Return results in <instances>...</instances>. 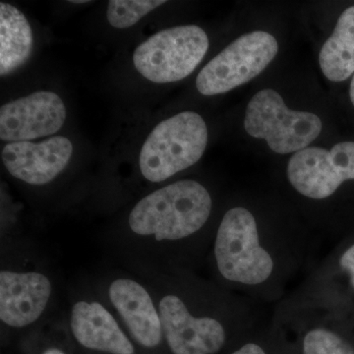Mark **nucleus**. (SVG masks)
<instances>
[{
  "instance_id": "39448f33",
  "label": "nucleus",
  "mask_w": 354,
  "mask_h": 354,
  "mask_svg": "<svg viewBox=\"0 0 354 354\" xmlns=\"http://www.w3.org/2000/svg\"><path fill=\"white\" fill-rule=\"evenodd\" d=\"M244 127L255 138L265 139L274 153H297L320 135L322 121L306 111H291L274 90H262L247 106Z\"/></svg>"
},
{
  "instance_id": "0eeeda50",
  "label": "nucleus",
  "mask_w": 354,
  "mask_h": 354,
  "mask_svg": "<svg viewBox=\"0 0 354 354\" xmlns=\"http://www.w3.org/2000/svg\"><path fill=\"white\" fill-rule=\"evenodd\" d=\"M288 177L304 196L330 197L344 181L354 180V142H342L330 151L311 147L295 153L288 162Z\"/></svg>"
},
{
  "instance_id": "20e7f679",
  "label": "nucleus",
  "mask_w": 354,
  "mask_h": 354,
  "mask_svg": "<svg viewBox=\"0 0 354 354\" xmlns=\"http://www.w3.org/2000/svg\"><path fill=\"white\" fill-rule=\"evenodd\" d=\"M208 48V36L202 28L178 26L162 30L137 46L133 62L151 82H177L196 69Z\"/></svg>"
},
{
  "instance_id": "423d86ee",
  "label": "nucleus",
  "mask_w": 354,
  "mask_h": 354,
  "mask_svg": "<svg viewBox=\"0 0 354 354\" xmlns=\"http://www.w3.org/2000/svg\"><path fill=\"white\" fill-rule=\"evenodd\" d=\"M279 50L276 38L256 31L232 41L200 71L196 87L200 94H225L252 80L264 71Z\"/></svg>"
},
{
  "instance_id": "7ed1b4c3",
  "label": "nucleus",
  "mask_w": 354,
  "mask_h": 354,
  "mask_svg": "<svg viewBox=\"0 0 354 354\" xmlns=\"http://www.w3.org/2000/svg\"><path fill=\"white\" fill-rule=\"evenodd\" d=\"M257 223L248 209H230L221 221L215 242L218 271L234 283L255 286L271 276L274 262L260 245Z\"/></svg>"
},
{
  "instance_id": "412c9836",
  "label": "nucleus",
  "mask_w": 354,
  "mask_h": 354,
  "mask_svg": "<svg viewBox=\"0 0 354 354\" xmlns=\"http://www.w3.org/2000/svg\"><path fill=\"white\" fill-rule=\"evenodd\" d=\"M349 95H351V101L353 102L354 106V75L353 80H351V90H349Z\"/></svg>"
},
{
  "instance_id": "ddd939ff",
  "label": "nucleus",
  "mask_w": 354,
  "mask_h": 354,
  "mask_svg": "<svg viewBox=\"0 0 354 354\" xmlns=\"http://www.w3.org/2000/svg\"><path fill=\"white\" fill-rule=\"evenodd\" d=\"M70 330L76 344L88 353L137 354L134 342L100 302H76L72 307Z\"/></svg>"
},
{
  "instance_id": "4468645a",
  "label": "nucleus",
  "mask_w": 354,
  "mask_h": 354,
  "mask_svg": "<svg viewBox=\"0 0 354 354\" xmlns=\"http://www.w3.org/2000/svg\"><path fill=\"white\" fill-rule=\"evenodd\" d=\"M34 35L24 14L11 4L0 3V75L13 73L28 62Z\"/></svg>"
},
{
  "instance_id": "6e6552de",
  "label": "nucleus",
  "mask_w": 354,
  "mask_h": 354,
  "mask_svg": "<svg viewBox=\"0 0 354 354\" xmlns=\"http://www.w3.org/2000/svg\"><path fill=\"white\" fill-rule=\"evenodd\" d=\"M158 309L171 354H216L225 346L223 325L209 317L193 316L176 295H165Z\"/></svg>"
},
{
  "instance_id": "2eb2a0df",
  "label": "nucleus",
  "mask_w": 354,
  "mask_h": 354,
  "mask_svg": "<svg viewBox=\"0 0 354 354\" xmlns=\"http://www.w3.org/2000/svg\"><path fill=\"white\" fill-rule=\"evenodd\" d=\"M324 75L333 82H342L354 73V6L339 16L334 32L319 55Z\"/></svg>"
},
{
  "instance_id": "dca6fc26",
  "label": "nucleus",
  "mask_w": 354,
  "mask_h": 354,
  "mask_svg": "<svg viewBox=\"0 0 354 354\" xmlns=\"http://www.w3.org/2000/svg\"><path fill=\"white\" fill-rule=\"evenodd\" d=\"M165 2L164 0H111L106 18L109 24L116 29H127Z\"/></svg>"
},
{
  "instance_id": "f3484780",
  "label": "nucleus",
  "mask_w": 354,
  "mask_h": 354,
  "mask_svg": "<svg viewBox=\"0 0 354 354\" xmlns=\"http://www.w3.org/2000/svg\"><path fill=\"white\" fill-rule=\"evenodd\" d=\"M302 354H354V348L332 330L314 329L305 335Z\"/></svg>"
},
{
  "instance_id": "aec40b11",
  "label": "nucleus",
  "mask_w": 354,
  "mask_h": 354,
  "mask_svg": "<svg viewBox=\"0 0 354 354\" xmlns=\"http://www.w3.org/2000/svg\"><path fill=\"white\" fill-rule=\"evenodd\" d=\"M38 354H69L59 346H48L41 349Z\"/></svg>"
},
{
  "instance_id": "f8f14e48",
  "label": "nucleus",
  "mask_w": 354,
  "mask_h": 354,
  "mask_svg": "<svg viewBox=\"0 0 354 354\" xmlns=\"http://www.w3.org/2000/svg\"><path fill=\"white\" fill-rule=\"evenodd\" d=\"M109 297L137 346L150 353L160 348L165 339L162 321L143 286L131 279H115L109 286Z\"/></svg>"
},
{
  "instance_id": "6ab92c4d",
  "label": "nucleus",
  "mask_w": 354,
  "mask_h": 354,
  "mask_svg": "<svg viewBox=\"0 0 354 354\" xmlns=\"http://www.w3.org/2000/svg\"><path fill=\"white\" fill-rule=\"evenodd\" d=\"M232 354H266L264 349L255 344H247Z\"/></svg>"
},
{
  "instance_id": "f03ea898",
  "label": "nucleus",
  "mask_w": 354,
  "mask_h": 354,
  "mask_svg": "<svg viewBox=\"0 0 354 354\" xmlns=\"http://www.w3.org/2000/svg\"><path fill=\"white\" fill-rule=\"evenodd\" d=\"M208 143V128L193 111L176 114L158 123L147 137L139 156L141 174L162 183L196 164Z\"/></svg>"
},
{
  "instance_id": "f257e3e1",
  "label": "nucleus",
  "mask_w": 354,
  "mask_h": 354,
  "mask_svg": "<svg viewBox=\"0 0 354 354\" xmlns=\"http://www.w3.org/2000/svg\"><path fill=\"white\" fill-rule=\"evenodd\" d=\"M212 198L197 181H177L140 200L128 223L134 234L156 241H180L196 234L211 215Z\"/></svg>"
},
{
  "instance_id": "4be33fe9",
  "label": "nucleus",
  "mask_w": 354,
  "mask_h": 354,
  "mask_svg": "<svg viewBox=\"0 0 354 354\" xmlns=\"http://www.w3.org/2000/svg\"><path fill=\"white\" fill-rule=\"evenodd\" d=\"M71 2V3L74 4H84V3H88L90 1H85V0H73V1H69Z\"/></svg>"
},
{
  "instance_id": "9b49d317",
  "label": "nucleus",
  "mask_w": 354,
  "mask_h": 354,
  "mask_svg": "<svg viewBox=\"0 0 354 354\" xmlns=\"http://www.w3.org/2000/svg\"><path fill=\"white\" fill-rule=\"evenodd\" d=\"M53 292L46 274L39 272H0V319L15 329L28 327L43 315Z\"/></svg>"
},
{
  "instance_id": "a211bd4d",
  "label": "nucleus",
  "mask_w": 354,
  "mask_h": 354,
  "mask_svg": "<svg viewBox=\"0 0 354 354\" xmlns=\"http://www.w3.org/2000/svg\"><path fill=\"white\" fill-rule=\"evenodd\" d=\"M339 264L342 269L348 272L351 286L354 288V244L342 254Z\"/></svg>"
},
{
  "instance_id": "9d476101",
  "label": "nucleus",
  "mask_w": 354,
  "mask_h": 354,
  "mask_svg": "<svg viewBox=\"0 0 354 354\" xmlns=\"http://www.w3.org/2000/svg\"><path fill=\"white\" fill-rule=\"evenodd\" d=\"M73 145L66 137L55 136L39 143L13 142L4 146L2 162L15 178L30 185L53 181L68 165Z\"/></svg>"
},
{
  "instance_id": "1a4fd4ad",
  "label": "nucleus",
  "mask_w": 354,
  "mask_h": 354,
  "mask_svg": "<svg viewBox=\"0 0 354 354\" xmlns=\"http://www.w3.org/2000/svg\"><path fill=\"white\" fill-rule=\"evenodd\" d=\"M66 109L59 95L48 91L32 93L0 109V139L22 142L50 136L62 129Z\"/></svg>"
}]
</instances>
